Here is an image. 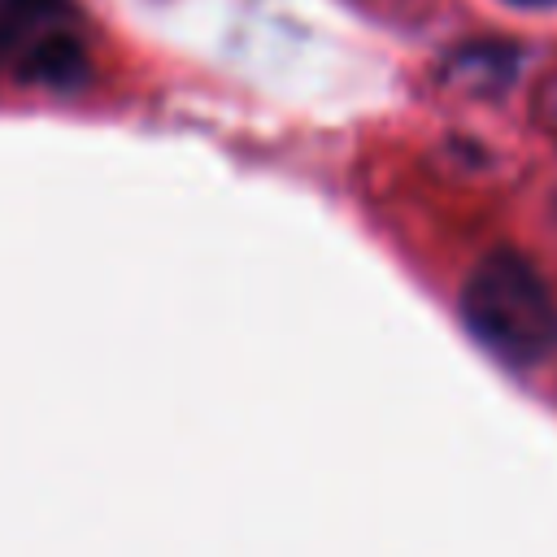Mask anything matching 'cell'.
<instances>
[{"mask_svg":"<svg viewBox=\"0 0 557 557\" xmlns=\"http://www.w3.org/2000/svg\"><path fill=\"white\" fill-rule=\"evenodd\" d=\"M466 331L505 366H540L557 352V300L518 248H492L461 283Z\"/></svg>","mask_w":557,"mask_h":557,"instance_id":"6da1fadb","label":"cell"},{"mask_svg":"<svg viewBox=\"0 0 557 557\" xmlns=\"http://www.w3.org/2000/svg\"><path fill=\"white\" fill-rule=\"evenodd\" d=\"M17 74L26 83H39V87H57V91H70L87 78V52L74 35H61V30H44L39 39H30L22 48V61H17Z\"/></svg>","mask_w":557,"mask_h":557,"instance_id":"7a4b0ae2","label":"cell"},{"mask_svg":"<svg viewBox=\"0 0 557 557\" xmlns=\"http://www.w3.org/2000/svg\"><path fill=\"white\" fill-rule=\"evenodd\" d=\"M65 13V0H0V57L26 48Z\"/></svg>","mask_w":557,"mask_h":557,"instance_id":"3957f363","label":"cell"},{"mask_svg":"<svg viewBox=\"0 0 557 557\" xmlns=\"http://www.w3.org/2000/svg\"><path fill=\"white\" fill-rule=\"evenodd\" d=\"M513 61H518V52L505 48V44H470L448 61V74H461L474 87L487 78V87L496 91V87H505L513 78Z\"/></svg>","mask_w":557,"mask_h":557,"instance_id":"277c9868","label":"cell"},{"mask_svg":"<svg viewBox=\"0 0 557 557\" xmlns=\"http://www.w3.org/2000/svg\"><path fill=\"white\" fill-rule=\"evenodd\" d=\"M509 4H522V9H544V4H557V0H509Z\"/></svg>","mask_w":557,"mask_h":557,"instance_id":"5b68a950","label":"cell"}]
</instances>
